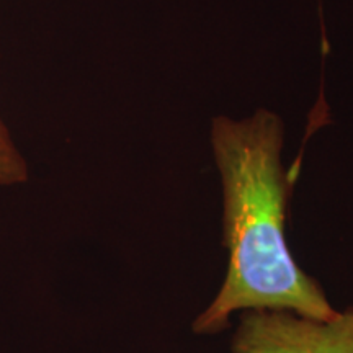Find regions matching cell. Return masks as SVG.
Masks as SVG:
<instances>
[{
	"label": "cell",
	"instance_id": "cell-1",
	"mask_svg": "<svg viewBox=\"0 0 353 353\" xmlns=\"http://www.w3.org/2000/svg\"><path fill=\"white\" fill-rule=\"evenodd\" d=\"M211 143L223 183V241L228 268L193 332L219 334L236 312L278 309L329 319L337 309L299 267L286 241L293 176L281 164L283 130L275 114L245 121L216 118Z\"/></svg>",
	"mask_w": 353,
	"mask_h": 353
},
{
	"label": "cell",
	"instance_id": "cell-2",
	"mask_svg": "<svg viewBox=\"0 0 353 353\" xmlns=\"http://www.w3.org/2000/svg\"><path fill=\"white\" fill-rule=\"evenodd\" d=\"M239 314L232 353H353V307L329 319L278 309Z\"/></svg>",
	"mask_w": 353,
	"mask_h": 353
},
{
	"label": "cell",
	"instance_id": "cell-3",
	"mask_svg": "<svg viewBox=\"0 0 353 353\" xmlns=\"http://www.w3.org/2000/svg\"><path fill=\"white\" fill-rule=\"evenodd\" d=\"M28 180V162L0 118V187H15L26 183Z\"/></svg>",
	"mask_w": 353,
	"mask_h": 353
}]
</instances>
